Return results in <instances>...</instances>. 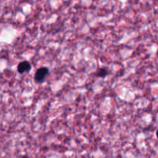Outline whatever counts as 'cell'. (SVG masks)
Here are the masks:
<instances>
[{"instance_id":"6da1fadb","label":"cell","mask_w":158,"mask_h":158,"mask_svg":"<svg viewBox=\"0 0 158 158\" xmlns=\"http://www.w3.org/2000/svg\"><path fill=\"white\" fill-rule=\"evenodd\" d=\"M49 73V69L46 67H43V68H40L37 70L36 73L35 74V77H34V79L36 82L38 83H41L44 81L45 77H46V75Z\"/></svg>"},{"instance_id":"7a4b0ae2","label":"cell","mask_w":158,"mask_h":158,"mask_svg":"<svg viewBox=\"0 0 158 158\" xmlns=\"http://www.w3.org/2000/svg\"><path fill=\"white\" fill-rule=\"evenodd\" d=\"M30 70H31V64L29 61H27V60H24V61L19 64L18 71L20 73V74L27 72V71H29Z\"/></svg>"},{"instance_id":"3957f363","label":"cell","mask_w":158,"mask_h":158,"mask_svg":"<svg viewBox=\"0 0 158 158\" xmlns=\"http://www.w3.org/2000/svg\"><path fill=\"white\" fill-rule=\"evenodd\" d=\"M107 74H108V70L105 68H100V69H99L98 71L97 72V75L100 77H106Z\"/></svg>"},{"instance_id":"277c9868","label":"cell","mask_w":158,"mask_h":158,"mask_svg":"<svg viewBox=\"0 0 158 158\" xmlns=\"http://www.w3.org/2000/svg\"><path fill=\"white\" fill-rule=\"evenodd\" d=\"M22 158H29V157H28L27 156H23V157H22Z\"/></svg>"}]
</instances>
